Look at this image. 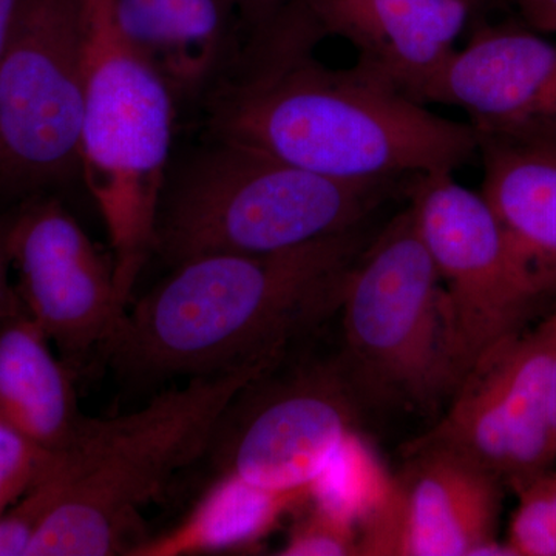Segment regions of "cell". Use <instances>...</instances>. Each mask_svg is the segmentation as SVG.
<instances>
[{"label":"cell","mask_w":556,"mask_h":556,"mask_svg":"<svg viewBox=\"0 0 556 556\" xmlns=\"http://www.w3.org/2000/svg\"><path fill=\"white\" fill-rule=\"evenodd\" d=\"M289 0L249 33L203 97L208 138L236 142L339 179L455 172L478 152L468 123L444 118L372 70L332 68Z\"/></svg>","instance_id":"1"},{"label":"cell","mask_w":556,"mask_h":556,"mask_svg":"<svg viewBox=\"0 0 556 556\" xmlns=\"http://www.w3.org/2000/svg\"><path fill=\"white\" fill-rule=\"evenodd\" d=\"M368 225L268 254H208L172 268L104 343L124 378L161 382L278 361L339 313Z\"/></svg>","instance_id":"2"},{"label":"cell","mask_w":556,"mask_h":556,"mask_svg":"<svg viewBox=\"0 0 556 556\" xmlns=\"http://www.w3.org/2000/svg\"><path fill=\"white\" fill-rule=\"evenodd\" d=\"M277 362L192 378L129 415L86 417L60 452L64 492L27 556L130 555L142 510L208 452L236 399Z\"/></svg>","instance_id":"3"},{"label":"cell","mask_w":556,"mask_h":556,"mask_svg":"<svg viewBox=\"0 0 556 556\" xmlns=\"http://www.w3.org/2000/svg\"><path fill=\"white\" fill-rule=\"evenodd\" d=\"M415 178H331L208 138L167 175L153 255L174 268L201 255L303 247L368 225Z\"/></svg>","instance_id":"4"},{"label":"cell","mask_w":556,"mask_h":556,"mask_svg":"<svg viewBox=\"0 0 556 556\" xmlns=\"http://www.w3.org/2000/svg\"><path fill=\"white\" fill-rule=\"evenodd\" d=\"M338 367L358 402L437 409L468 367L452 299L412 206L372 233L346 278Z\"/></svg>","instance_id":"5"},{"label":"cell","mask_w":556,"mask_h":556,"mask_svg":"<svg viewBox=\"0 0 556 556\" xmlns=\"http://www.w3.org/2000/svg\"><path fill=\"white\" fill-rule=\"evenodd\" d=\"M177 100L127 42L110 0H86V97L79 177L100 208L123 308L155 248L172 166Z\"/></svg>","instance_id":"6"},{"label":"cell","mask_w":556,"mask_h":556,"mask_svg":"<svg viewBox=\"0 0 556 556\" xmlns=\"http://www.w3.org/2000/svg\"><path fill=\"white\" fill-rule=\"evenodd\" d=\"M86 0H21L0 60V186L43 195L79 177Z\"/></svg>","instance_id":"7"},{"label":"cell","mask_w":556,"mask_h":556,"mask_svg":"<svg viewBox=\"0 0 556 556\" xmlns=\"http://www.w3.org/2000/svg\"><path fill=\"white\" fill-rule=\"evenodd\" d=\"M408 445L447 450L514 490L554 470V379L543 329L521 331L479 354L444 416Z\"/></svg>","instance_id":"8"},{"label":"cell","mask_w":556,"mask_h":556,"mask_svg":"<svg viewBox=\"0 0 556 556\" xmlns=\"http://www.w3.org/2000/svg\"><path fill=\"white\" fill-rule=\"evenodd\" d=\"M417 229L452 299L468 364L522 331L543 299L481 193L453 172L420 175L407 193Z\"/></svg>","instance_id":"9"},{"label":"cell","mask_w":556,"mask_h":556,"mask_svg":"<svg viewBox=\"0 0 556 556\" xmlns=\"http://www.w3.org/2000/svg\"><path fill=\"white\" fill-rule=\"evenodd\" d=\"M9 249L17 298L50 342L68 358L104 346L126 313L115 266L64 204L49 193L25 199L10 214Z\"/></svg>","instance_id":"10"},{"label":"cell","mask_w":556,"mask_h":556,"mask_svg":"<svg viewBox=\"0 0 556 556\" xmlns=\"http://www.w3.org/2000/svg\"><path fill=\"white\" fill-rule=\"evenodd\" d=\"M407 463L358 533L361 555L517 556L497 543L503 482L464 457L408 445Z\"/></svg>","instance_id":"11"},{"label":"cell","mask_w":556,"mask_h":556,"mask_svg":"<svg viewBox=\"0 0 556 556\" xmlns=\"http://www.w3.org/2000/svg\"><path fill=\"white\" fill-rule=\"evenodd\" d=\"M356 394L334 365H317L266 388L218 447L219 473L274 492L309 495L354 433Z\"/></svg>","instance_id":"12"},{"label":"cell","mask_w":556,"mask_h":556,"mask_svg":"<svg viewBox=\"0 0 556 556\" xmlns=\"http://www.w3.org/2000/svg\"><path fill=\"white\" fill-rule=\"evenodd\" d=\"M470 28L420 101L463 110L478 139L556 144V43L486 20Z\"/></svg>","instance_id":"13"},{"label":"cell","mask_w":556,"mask_h":556,"mask_svg":"<svg viewBox=\"0 0 556 556\" xmlns=\"http://www.w3.org/2000/svg\"><path fill=\"white\" fill-rule=\"evenodd\" d=\"M314 30L357 51V64L420 101L477 13L466 0H298ZM424 104V102H422Z\"/></svg>","instance_id":"14"},{"label":"cell","mask_w":556,"mask_h":556,"mask_svg":"<svg viewBox=\"0 0 556 556\" xmlns=\"http://www.w3.org/2000/svg\"><path fill=\"white\" fill-rule=\"evenodd\" d=\"M127 42L175 100L203 98L239 51V0H110Z\"/></svg>","instance_id":"15"},{"label":"cell","mask_w":556,"mask_h":556,"mask_svg":"<svg viewBox=\"0 0 556 556\" xmlns=\"http://www.w3.org/2000/svg\"><path fill=\"white\" fill-rule=\"evenodd\" d=\"M481 195L543 298L556 291V144L479 138Z\"/></svg>","instance_id":"16"},{"label":"cell","mask_w":556,"mask_h":556,"mask_svg":"<svg viewBox=\"0 0 556 556\" xmlns=\"http://www.w3.org/2000/svg\"><path fill=\"white\" fill-rule=\"evenodd\" d=\"M0 417L51 452L67 450L87 417L68 369L21 300L0 325Z\"/></svg>","instance_id":"17"},{"label":"cell","mask_w":556,"mask_h":556,"mask_svg":"<svg viewBox=\"0 0 556 556\" xmlns=\"http://www.w3.org/2000/svg\"><path fill=\"white\" fill-rule=\"evenodd\" d=\"M309 495L274 492L237 475L219 473L181 525L166 535L144 540L131 556H182L248 551L273 532L288 511Z\"/></svg>","instance_id":"18"},{"label":"cell","mask_w":556,"mask_h":556,"mask_svg":"<svg viewBox=\"0 0 556 556\" xmlns=\"http://www.w3.org/2000/svg\"><path fill=\"white\" fill-rule=\"evenodd\" d=\"M390 484L371 450L354 431L309 486L308 503L357 526L382 503Z\"/></svg>","instance_id":"19"},{"label":"cell","mask_w":556,"mask_h":556,"mask_svg":"<svg viewBox=\"0 0 556 556\" xmlns=\"http://www.w3.org/2000/svg\"><path fill=\"white\" fill-rule=\"evenodd\" d=\"M60 453L53 466L0 517V556H27L36 533L64 492Z\"/></svg>","instance_id":"20"},{"label":"cell","mask_w":556,"mask_h":556,"mask_svg":"<svg viewBox=\"0 0 556 556\" xmlns=\"http://www.w3.org/2000/svg\"><path fill=\"white\" fill-rule=\"evenodd\" d=\"M56 455L0 417V517L50 470Z\"/></svg>","instance_id":"21"},{"label":"cell","mask_w":556,"mask_h":556,"mask_svg":"<svg viewBox=\"0 0 556 556\" xmlns=\"http://www.w3.org/2000/svg\"><path fill=\"white\" fill-rule=\"evenodd\" d=\"M283 556L361 555L358 532L353 522L311 504L308 514L295 522L285 546Z\"/></svg>","instance_id":"22"},{"label":"cell","mask_w":556,"mask_h":556,"mask_svg":"<svg viewBox=\"0 0 556 556\" xmlns=\"http://www.w3.org/2000/svg\"><path fill=\"white\" fill-rule=\"evenodd\" d=\"M10 214L0 215V325L10 316L11 311L20 303L16 289L10 283V249H9Z\"/></svg>","instance_id":"23"},{"label":"cell","mask_w":556,"mask_h":556,"mask_svg":"<svg viewBox=\"0 0 556 556\" xmlns=\"http://www.w3.org/2000/svg\"><path fill=\"white\" fill-rule=\"evenodd\" d=\"M530 30L540 35L556 33V0H508Z\"/></svg>","instance_id":"24"},{"label":"cell","mask_w":556,"mask_h":556,"mask_svg":"<svg viewBox=\"0 0 556 556\" xmlns=\"http://www.w3.org/2000/svg\"><path fill=\"white\" fill-rule=\"evenodd\" d=\"M289 0H239L243 30L252 33L268 24Z\"/></svg>","instance_id":"25"},{"label":"cell","mask_w":556,"mask_h":556,"mask_svg":"<svg viewBox=\"0 0 556 556\" xmlns=\"http://www.w3.org/2000/svg\"><path fill=\"white\" fill-rule=\"evenodd\" d=\"M21 0H0V60L13 31Z\"/></svg>","instance_id":"26"},{"label":"cell","mask_w":556,"mask_h":556,"mask_svg":"<svg viewBox=\"0 0 556 556\" xmlns=\"http://www.w3.org/2000/svg\"><path fill=\"white\" fill-rule=\"evenodd\" d=\"M533 482L546 501L548 514H551L552 525L556 533V471L548 470L546 473L540 475V477L533 478Z\"/></svg>","instance_id":"27"},{"label":"cell","mask_w":556,"mask_h":556,"mask_svg":"<svg viewBox=\"0 0 556 556\" xmlns=\"http://www.w3.org/2000/svg\"><path fill=\"white\" fill-rule=\"evenodd\" d=\"M544 336H546L548 354H551L552 379H554V397H555V415H556V311L551 317L541 325Z\"/></svg>","instance_id":"28"},{"label":"cell","mask_w":556,"mask_h":556,"mask_svg":"<svg viewBox=\"0 0 556 556\" xmlns=\"http://www.w3.org/2000/svg\"><path fill=\"white\" fill-rule=\"evenodd\" d=\"M466 2L470 3L471 9L477 13L478 21H481L486 20V16L504 0H466Z\"/></svg>","instance_id":"29"}]
</instances>
